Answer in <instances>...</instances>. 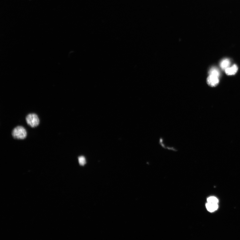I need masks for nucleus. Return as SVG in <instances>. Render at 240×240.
Segmentation results:
<instances>
[{"label": "nucleus", "mask_w": 240, "mask_h": 240, "mask_svg": "<svg viewBox=\"0 0 240 240\" xmlns=\"http://www.w3.org/2000/svg\"><path fill=\"white\" fill-rule=\"evenodd\" d=\"M230 64L231 63L230 60L226 58V59L222 60L221 61L220 65L221 68L222 70H225L230 67Z\"/></svg>", "instance_id": "423d86ee"}, {"label": "nucleus", "mask_w": 240, "mask_h": 240, "mask_svg": "<svg viewBox=\"0 0 240 240\" xmlns=\"http://www.w3.org/2000/svg\"><path fill=\"white\" fill-rule=\"evenodd\" d=\"M11 133L13 138L17 139H24L27 136V132L25 128L21 126L14 128Z\"/></svg>", "instance_id": "f257e3e1"}, {"label": "nucleus", "mask_w": 240, "mask_h": 240, "mask_svg": "<svg viewBox=\"0 0 240 240\" xmlns=\"http://www.w3.org/2000/svg\"><path fill=\"white\" fill-rule=\"evenodd\" d=\"M206 206L207 210L210 212H214L218 208V203H207L206 204Z\"/></svg>", "instance_id": "39448f33"}, {"label": "nucleus", "mask_w": 240, "mask_h": 240, "mask_svg": "<svg viewBox=\"0 0 240 240\" xmlns=\"http://www.w3.org/2000/svg\"><path fill=\"white\" fill-rule=\"evenodd\" d=\"M209 75L215 76L219 78L220 75V72L219 70L215 67L212 68L209 71Z\"/></svg>", "instance_id": "0eeeda50"}, {"label": "nucleus", "mask_w": 240, "mask_h": 240, "mask_svg": "<svg viewBox=\"0 0 240 240\" xmlns=\"http://www.w3.org/2000/svg\"><path fill=\"white\" fill-rule=\"evenodd\" d=\"M208 203H218V199L215 197H210L207 199Z\"/></svg>", "instance_id": "6e6552de"}, {"label": "nucleus", "mask_w": 240, "mask_h": 240, "mask_svg": "<svg viewBox=\"0 0 240 240\" xmlns=\"http://www.w3.org/2000/svg\"><path fill=\"white\" fill-rule=\"evenodd\" d=\"M238 67L236 64H234L232 67H229L225 70V72L227 75H235L238 71Z\"/></svg>", "instance_id": "20e7f679"}, {"label": "nucleus", "mask_w": 240, "mask_h": 240, "mask_svg": "<svg viewBox=\"0 0 240 240\" xmlns=\"http://www.w3.org/2000/svg\"><path fill=\"white\" fill-rule=\"evenodd\" d=\"M26 121L27 124L32 127H36L40 124V119L37 114L30 113L26 117Z\"/></svg>", "instance_id": "f03ea898"}, {"label": "nucleus", "mask_w": 240, "mask_h": 240, "mask_svg": "<svg viewBox=\"0 0 240 240\" xmlns=\"http://www.w3.org/2000/svg\"><path fill=\"white\" fill-rule=\"evenodd\" d=\"M207 83L210 86L215 87L219 83V78L215 76L209 75L207 79Z\"/></svg>", "instance_id": "7ed1b4c3"}, {"label": "nucleus", "mask_w": 240, "mask_h": 240, "mask_svg": "<svg viewBox=\"0 0 240 240\" xmlns=\"http://www.w3.org/2000/svg\"><path fill=\"white\" fill-rule=\"evenodd\" d=\"M79 163L81 165H84L86 164V160L85 158L83 156H80L78 157Z\"/></svg>", "instance_id": "1a4fd4ad"}]
</instances>
